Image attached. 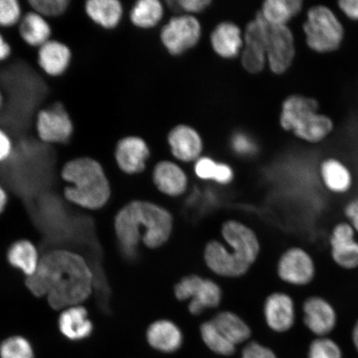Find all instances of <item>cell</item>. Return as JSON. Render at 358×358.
Instances as JSON below:
<instances>
[{
    "label": "cell",
    "instance_id": "40",
    "mask_svg": "<svg viewBox=\"0 0 358 358\" xmlns=\"http://www.w3.org/2000/svg\"><path fill=\"white\" fill-rule=\"evenodd\" d=\"M344 217L358 235V198L348 201L343 209Z\"/></svg>",
    "mask_w": 358,
    "mask_h": 358
},
{
    "label": "cell",
    "instance_id": "43",
    "mask_svg": "<svg viewBox=\"0 0 358 358\" xmlns=\"http://www.w3.org/2000/svg\"><path fill=\"white\" fill-rule=\"evenodd\" d=\"M8 203V194L4 187L0 185V214L3 212Z\"/></svg>",
    "mask_w": 358,
    "mask_h": 358
},
{
    "label": "cell",
    "instance_id": "15",
    "mask_svg": "<svg viewBox=\"0 0 358 358\" xmlns=\"http://www.w3.org/2000/svg\"><path fill=\"white\" fill-rule=\"evenodd\" d=\"M150 149L141 137L128 136L119 141L115 149V159L122 172L137 174L144 171L150 158Z\"/></svg>",
    "mask_w": 358,
    "mask_h": 358
},
{
    "label": "cell",
    "instance_id": "12",
    "mask_svg": "<svg viewBox=\"0 0 358 358\" xmlns=\"http://www.w3.org/2000/svg\"><path fill=\"white\" fill-rule=\"evenodd\" d=\"M201 25L194 16L174 17L161 30L160 39L173 56L182 55L196 46L201 37Z\"/></svg>",
    "mask_w": 358,
    "mask_h": 358
},
{
    "label": "cell",
    "instance_id": "7",
    "mask_svg": "<svg viewBox=\"0 0 358 358\" xmlns=\"http://www.w3.org/2000/svg\"><path fill=\"white\" fill-rule=\"evenodd\" d=\"M73 129L64 104L52 99L48 92L46 102L36 116L35 131L40 141L49 145L66 144L73 136Z\"/></svg>",
    "mask_w": 358,
    "mask_h": 358
},
{
    "label": "cell",
    "instance_id": "9",
    "mask_svg": "<svg viewBox=\"0 0 358 358\" xmlns=\"http://www.w3.org/2000/svg\"><path fill=\"white\" fill-rule=\"evenodd\" d=\"M257 17L261 21L265 39L267 64L273 73L284 74L289 69L294 59L295 44L293 33L287 26L268 24L259 13H257Z\"/></svg>",
    "mask_w": 358,
    "mask_h": 358
},
{
    "label": "cell",
    "instance_id": "3",
    "mask_svg": "<svg viewBox=\"0 0 358 358\" xmlns=\"http://www.w3.org/2000/svg\"><path fill=\"white\" fill-rule=\"evenodd\" d=\"M222 235L231 249L217 241H210L204 250L206 265L219 276H244L261 254L262 245L257 232L243 222L229 220L222 224Z\"/></svg>",
    "mask_w": 358,
    "mask_h": 358
},
{
    "label": "cell",
    "instance_id": "16",
    "mask_svg": "<svg viewBox=\"0 0 358 358\" xmlns=\"http://www.w3.org/2000/svg\"><path fill=\"white\" fill-rule=\"evenodd\" d=\"M244 41L241 64L250 73H261L265 69L267 61L262 26L257 15L246 27Z\"/></svg>",
    "mask_w": 358,
    "mask_h": 358
},
{
    "label": "cell",
    "instance_id": "8",
    "mask_svg": "<svg viewBox=\"0 0 358 358\" xmlns=\"http://www.w3.org/2000/svg\"><path fill=\"white\" fill-rule=\"evenodd\" d=\"M317 264L313 255L302 246H289L281 253L276 264V275L284 284L306 288L315 280Z\"/></svg>",
    "mask_w": 358,
    "mask_h": 358
},
{
    "label": "cell",
    "instance_id": "2",
    "mask_svg": "<svg viewBox=\"0 0 358 358\" xmlns=\"http://www.w3.org/2000/svg\"><path fill=\"white\" fill-rule=\"evenodd\" d=\"M114 227L122 252L128 259H134L141 241L150 249L159 248L167 243L172 235L173 218L159 205L134 200L116 214Z\"/></svg>",
    "mask_w": 358,
    "mask_h": 358
},
{
    "label": "cell",
    "instance_id": "17",
    "mask_svg": "<svg viewBox=\"0 0 358 358\" xmlns=\"http://www.w3.org/2000/svg\"><path fill=\"white\" fill-rule=\"evenodd\" d=\"M22 16L17 25L21 39L28 46L39 48L52 39V28L47 19L31 10L28 0H20Z\"/></svg>",
    "mask_w": 358,
    "mask_h": 358
},
{
    "label": "cell",
    "instance_id": "14",
    "mask_svg": "<svg viewBox=\"0 0 358 358\" xmlns=\"http://www.w3.org/2000/svg\"><path fill=\"white\" fill-rule=\"evenodd\" d=\"M350 224L340 222L331 230L329 245L330 257L342 270L352 271L358 268V240Z\"/></svg>",
    "mask_w": 358,
    "mask_h": 358
},
{
    "label": "cell",
    "instance_id": "45",
    "mask_svg": "<svg viewBox=\"0 0 358 358\" xmlns=\"http://www.w3.org/2000/svg\"><path fill=\"white\" fill-rule=\"evenodd\" d=\"M3 104V96L1 91H0V110L2 109V106Z\"/></svg>",
    "mask_w": 358,
    "mask_h": 358
},
{
    "label": "cell",
    "instance_id": "18",
    "mask_svg": "<svg viewBox=\"0 0 358 358\" xmlns=\"http://www.w3.org/2000/svg\"><path fill=\"white\" fill-rule=\"evenodd\" d=\"M71 57L69 46L51 39L38 48L37 62L39 69L48 77L59 78L69 69Z\"/></svg>",
    "mask_w": 358,
    "mask_h": 358
},
{
    "label": "cell",
    "instance_id": "33",
    "mask_svg": "<svg viewBox=\"0 0 358 358\" xmlns=\"http://www.w3.org/2000/svg\"><path fill=\"white\" fill-rule=\"evenodd\" d=\"M71 0H28L31 10L47 20L57 19L64 15Z\"/></svg>",
    "mask_w": 358,
    "mask_h": 358
},
{
    "label": "cell",
    "instance_id": "23",
    "mask_svg": "<svg viewBox=\"0 0 358 358\" xmlns=\"http://www.w3.org/2000/svg\"><path fill=\"white\" fill-rule=\"evenodd\" d=\"M243 40L238 26L231 22H221L211 34L214 52L227 59L238 56L243 47Z\"/></svg>",
    "mask_w": 358,
    "mask_h": 358
},
{
    "label": "cell",
    "instance_id": "37",
    "mask_svg": "<svg viewBox=\"0 0 358 358\" xmlns=\"http://www.w3.org/2000/svg\"><path fill=\"white\" fill-rule=\"evenodd\" d=\"M241 358H278L275 353L262 344L252 342L243 349Z\"/></svg>",
    "mask_w": 358,
    "mask_h": 358
},
{
    "label": "cell",
    "instance_id": "35",
    "mask_svg": "<svg viewBox=\"0 0 358 358\" xmlns=\"http://www.w3.org/2000/svg\"><path fill=\"white\" fill-rule=\"evenodd\" d=\"M22 16L20 0H0V29L15 28Z\"/></svg>",
    "mask_w": 358,
    "mask_h": 358
},
{
    "label": "cell",
    "instance_id": "25",
    "mask_svg": "<svg viewBox=\"0 0 358 358\" xmlns=\"http://www.w3.org/2000/svg\"><path fill=\"white\" fill-rule=\"evenodd\" d=\"M58 326L60 332L73 341L88 338L93 331L87 310L80 306L65 308L61 313Z\"/></svg>",
    "mask_w": 358,
    "mask_h": 358
},
{
    "label": "cell",
    "instance_id": "4",
    "mask_svg": "<svg viewBox=\"0 0 358 358\" xmlns=\"http://www.w3.org/2000/svg\"><path fill=\"white\" fill-rule=\"evenodd\" d=\"M66 183L64 195L67 201L80 207L98 210L108 203L111 187L100 161L82 157L69 161L61 170Z\"/></svg>",
    "mask_w": 358,
    "mask_h": 358
},
{
    "label": "cell",
    "instance_id": "36",
    "mask_svg": "<svg viewBox=\"0 0 358 358\" xmlns=\"http://www.w3.org/2000/svg\"><path fill=\"white\" fill-rule=\"evenodd\" d=\"M231 146L236 154L243 157L253 156L258 151L257 145L253 138L243 132H237L232 136Z\"/></svg>",
    "mask_w": 358,
    "mask_h": 358
},
{
    "label": "cell",
    "instance_id": "13",
    "mask_svg": "<svg viewBox=\"0 0 358 358\" xmlns=\"http://www.w3.org/2000/svg\"><path fill=\"white\" fill-rule=\"evenodd\" d=\"M263 315L268 328L276 334H286L296 324L298 308L292 295L275 291L263 303Z\"/></svg>",
    "mask_w": 358,
    "mask_h": 358
},
{
    "label": "cell",
    "instance_id": "29",
    "mask_svg": "<svg viewBox=\"0 0 358 358\" xmlns=\"http://www.w3.org/2000/svg\"><path fill=\"white\" fill-rule=\"evenodd\" d=\"M194 171L203 180H212L221 185H229L234 179V171L230 165L217 163L208 157H200L196 161Z\"/></svg>",
    "mask_w": 358,
    "mask_h": 358
},
{
    "label": "cell",
    "instance_id": "5",
    "mask_svg": "<svg viewBox=\"0 0 358 358\" xmlns=\"http://www.w3.org/2000/svg\"><path fill=\"white\" fill-rule=\"evenodd\" d=\"M317 110L319 103L313 98L290 96L282 105L281 127L311 144L323 141L333 131L334 123L328 116L320 114Z\"/></svg>",
    "mask_w": 358,
    "mask_h": 358
},
{
    "label": "cell",
    "instance_id": "26",
    "mask_svg": "<svg viewBox=\"0 0 358 358\" xmlns=\"http://www.w3.org/2000/svg\"><path fill=\"white\" fill-rule=\"evenodd\" d=\"M211 321L219 332L235 346L248 341L252 336V329L249 325L234 313L222 311L217 313Z\"/></svg>",
    "mask_w": 358,
    "mask_h": 358
},
{
    "label": "cell",
    "instance_id": "28",
    "mask_svg": "<svg viewBox=\"0 0 358 358\" xmlns=\"http://www.w3.org/2000/svg\"><path fill=\"white\" fill-rule=\"evenodd\" d=\"M7 259L10 265L19 268L28 277L32 276L39 265L38 250L29 241L20 240L8 248Z\"/></svg>",
    "mask_w": 358,
    "mask_h": 358
},
{
    "label": "cell",
    "instance_id": "19",
    "mask_svg": "<svg viewBox=\"0 0 358 358\" xmlns=\"http://www.w3.org/2000/svg\"><path fill=\"white\" fill-rule=\"evenodd\" d=\"M168 142L172 154L182 162H192L200 158L203 141L199 134L189 125L180 124L169 132Z\"/></svg>",
    "mask_w": 358,
    "mask_h": 358
},
{
    "label": "cell",
    "instance_id": "20",
    "mask_svg": "<svg viewBox=\"0 0 358 358\" xmlns=\"http://www.w3.org/2000/svg\"><path fill=\"white\" fill-rule=\"evenodd\" d=\"M153 181L159 191L169 196H178L185 194L187 187V178L185 171L170 161H162L155 165Z\"/></svg>",
    "mask_w": 358,
    "mask_h": 358
},
{
    "label": "cell",
    "instance_id": "22",
    "mask_svg": "<svg viewBox=\"0 0 358 358\" xmlns=\"http://www.w3.org/2000/svg\"><path fill=\"white\" fill-rule=\"evenodd\" d=\"M85 12L94 24L103 30L117 28L123 16V7L118 0H86Z\"/></svg>",
    "mask_w": 358,
    "mask_h": 358
},
{
    "label": "cell",
    "instance_id": "24",
    "mask_svg": "<svg viewBox=\"0 0 358 358\" xmlns=\"http://www.w3.org/2000/svg\"><path fill=\"white\" fill-rule=\"evenodd\" d=\"M146 337L152 348L163 352H176L182 343L181 330L172 321L167 320L151 324L148 328Z\"/></svg>",
    "mask_w": 358,
    "mask_h": 358
},
{
    "label": "cell",
    "instance_id": "1",
    "mask_svg": "<svg viewBox=\"0 0 358 358\" xmlns=\"http://www.w3.org/2000/svg\"><path fill=\"white\" fill-rule=\"evenodd\" d=\"M35 296H47L53 310L80 306L92 294L94 275L79 254L58 250L40 259L37 271L26 280Z\"/></svg>",
    "mask_w": 358,
    "mask_h": 358
},
{
    "label": "cell",
    "instance_id": "38",
    "mask_svg": "<svg viewBox=\"0 0 358 358\" xmlns=\"http://www.w3.org/2000/svg\"><path fill=\"white\" fill-rule=\"evenodd\" d=\"M13 152V141L6 129L0 127V164L7 162Z\"/></svg>",
    "mask_w": 358,
    "mask_h": 358
},
{
    "label": "cell",
    "instance_id": "34",
    "mask_svg": "<svg viewBox=\"0 0 358 358\" xmlns=\"http://www.w3.org/2000/svg\"><path fill=\"white\" fill-rule=\"evenodd\" d=\"M308 358H343L339 344L330 337L315 338L308 346Z\"/></svg>",
    "mask_w": 358,
    "mask_h": 358
},
{
    "label": "cell",
    "instance_id": "39",
    "mask_svg": "<svg viewBox=\"0 0 358 358\" xmlns=\"http://www.w3.org/2000/svg\"><path fill=\"white\" fill-rule=\"evenodd\" d=\"M176 3L180 10L189 13H196L205 10L212 2L208 0H181Z\"/></svg>",
    "mask_w": 358,
    "mask_h": 358
},
{
    "label": "cell",
    "instance_id": "21",
    "mask_svg": "<svg viewBox=\"0 0 358 358\" xmlns=\"http://www.w3.org/2000/svg\"><path fill=\"white\" fill-rule=\"evenodd\" d=\"M320 176L325 189L334 195H345L352 189V173L338 159L324 160L320 167Z\"/></svg>",
    "mask_w": 358,
    "mask_h": 358
},
{
    "label": "cell",
    "instance_id": "32",
    "mask_svg": "<svg viewBox=\"0 0 358 358\" xmlns=\"http://www.w3.org/2000/svg\"><path fill=\"white\" fill-rule=\"evenodd\" d=\"M0 358H34L30 343L20 336L8 338L0 345Z\"/></svg>",
    "mask_w": 358,
    "mask_h": 358
},
{
    "label": "cell",
    "instance_id": "44",
    "mask_svg": "<svg viewBox=\"0 0 358 358\" xmlns=\"http://www.w3.org/2000/svg\"><path fill=\"white\" fill-rule=\"evenodd\" d=\"M351 338L353 347H355L357 352L358 353V317L356 320L355 324L352 326Z\"/></svg>",
    "mask_w": 358,
    "mask_h": 358
},
{
    "label": "cell",
    "instance_id": "42",
    "mask_svg": "<svg viewBox=\"0 0 358 358\" xmlns=\"http://www.w3.org/2000/svg\"><path fill=\"white\" fill-rule=\"evenodd\" d=\"M12 48L4 36L0 33V64L6 62L11 56Z\"/></svg>",
    "mask_w": 358,
    "mask_h": 358
},
{
    "label": "cell",
    "instance_id": "30",
    "mask_svg": "<svg viewBox=\"0 0 358 358\" xmlns=\"http://www.w3.org/2000/svg\"><path fill=\"white\" fill-rule=\"evenodd\" d=\"M164 15V8L158 0H140L131 11V21L141 29L154 28Z\"/></svg>",
    "mask_w": 358,
    "mask_h": 358
},
{
    "label": "cell",
    "instance_id": "10",
    "mask_svg": "<svg viewBox=\"0 0 358 358\" xmlns=\"http://www.w3.org/2000/svg\"><path fill=\"white\" fill-rule=\"evenodd\" d=\"M173 291L178 301L190 299L189 311L192 315L218 307L222 299V289L216 282L196 275L183 277L174 286Z\"/></svg>",
    "mask_w": 358,
    "mask_h": 358
},
{
    "label": "cell",
    "instance_id": "11",
    "mask_svg": "<svg viewBox=\"0 0 358 358\" xmlns=\"http://www.w3.org/2000/svg\"><path fill=\"white\" fill-rule=\"evenodd\" d=\"M301 313L304 327L315 338L329 337L337 328V308L332 302L322 295L313 294L304 299L301 306Z\"/></svg>",
    "mask_w": 358,
    "mask_h": 358
},
{
    "label": "cell",
    "instance_id": "31",
    "mask_svg": "<svg viewBox=\"0 0 358 358\" xmlns=\"http://www.w3.org/2000/svg\"><path fill=\"white\" fill-rule=\"evenodd\" d=\"M200 331L203 342L213 352L223 356H230L235 352L236 346L219 332L212 321L201 324Z\"/></svg>",
    "mask_w": 358,
    "mask_h": 358
},
{
    "label": "cell",
    "instance_id": "27",
    "mask_svg": "<svg viewBox=\"0 0 358 358\" xmlns=\"http://www.w3.org/2000/svg\"><path fill=\"white\" fill-rule=\"evenodd\" d=\"M301 0H267L259 12L268 24L287 26L289 22L299 15L303 8Z\"/></svg>",
    "mask_w": 358,
    "mask_h": 358
},
{
    "label": "cell",
    "instance_id": "41",
    "mask_svg": "<svg viewBox=\"0 0 358 358\" xmlns=\"http://www.w3.org/2000/svg\"><path fill=\"white\" fill-rule=\"evenodd\" d=\"M338 4L349 20L358 21V0H341Z\"/></svg>",
    "mask_w": 358,
    "mask_h": 358
},
{
    "label": "cell",
    "instance_id": "6",
    "mask_svg": "<svg viewBox=\"0 0 358 358\" xmlns=\"http://www.w3.org/2000/svg\"><path fill=\"white\" fill-rule=\"evenodd\" d=\"M303 29L308 48L316 52H333L338 50L343 41V26L327 6L310 8Z\"/></svg>",
    "mask_w": 358,
    "mask_h": 358
}]
</instances>
